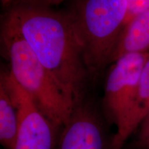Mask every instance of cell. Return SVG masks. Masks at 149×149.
I'll return each mask as SVG.
<instances>
[{"mask_svg": "<svg viewBox=\"0 0 149 149\" xmlns=\"http://www.w3.org/2000/svg\"><path fill=\"white\" fill-rule=\"evenodd\" d=\"M5 10L56 82L75 104L81 101L91 77L70 13L37 2L19 3Z\"/></svg>", "mask_w": 149, "mask_h": 149, "instance_id": "cell-1", "label": "cell"}, {"mask_svg": "<svg viewBox=\"0 0 149 149\" xmlns=\"http://www.w3.org/2000/svg\"><path fill=\"white\" fill-rule=\"evenodd\" d=\"M1 42L10 63V74L33 98L40 111L58 130L69 120L76 104L39 61L16 22L5 12Z\"/></svg>", "mask_w": 149, "mask_h": 149, "instance_id": "cell-2", "label": "cell"}, {"mask_svg": "<svg viewBox=\"0 0 149 149\" xmlns=\"http://www.w3.org/2000/svg\"><path fill=\"white\" fill-rule=\"evenodd\" d=\"M127 10V0H79L70 12L91 78L111 64Z\"/></svg>", "mask_w": 149, "mask_h": 149, "instance_id": "cell-3", "label": "cell"}, {"mask_svg": "<svg viewBox=\"0 0 149 149\" xmlns=\"http://www.w3.org/2000/svg\"><path fill=\"white\" fill-rule=\"evenodd\" d=\"M5 85L16 108L18 133L14 149H55L57 129L38 109L31 95L10 72L1 73Z\"/></svg>", "mask_w": 149, "mask_h": 149, "instance_id": "cell-4", "label": "cell"}, {"mask_svg": "<svg viewBox=\"0 0 149 149\" xmlns=\"http://www.w3.org/2000/svg\"><path fill=\"white\" fill-rule=\"evenodd\" d=\"M149 59V52L122 56L111 66L103 100L107 118L120 129L131 106L140 74Z\"/></svg>", "mask_w": 149, "mask_h": 149, "instance_id": "cell-5", "label": "cell"}, {"mask_svg": "<svg viewBox=\"0 0 149 149\" xmlns=\"http://www.w3.org/2000/svg\"><path fill=\"white\" fill-rule=\"evenodd\" d=\"M101 123L88 106L76 104L55 149H111Z\"/></svg>", "mask_w": 149, "mask_h": 149, "instance_id": "cell-6", "label": "cell"}, {"mask_svg": "<svg viewBox=\"0 0 149 149\" xmlns=\"http://www.w3.org/2000/svg\"><path fill=\"white\" fill-rule=\"evenodd\" d=\"M149 113V59L140 74L138 84L125 120L111 138V149H122L128 137L139 128Z\"/></svg>", "mask_w": 149, "mask_h": 149, "instance_id": "cell-7", "label": "cell"}, {"mask_svg": "<svg viewBox=\"0 0 149 149\" xmlns=\"http://www.w3.org/2000/svg\"><path fill=\"white\" fill-rule=\"evenodd\" d=\"M149 52V10L139 14L123 29L111 64L122 56Z\"/></svg>", "mask_w": 149, "mask_h": 149, "instance_id": "cell-8", "label": "cell"}, {"mask_svg": "<svg viewBox=\"0 0 149 149\" xmlns=\"http://www.w3.org/2000/svg\"><path fill=\"white\" fill-rule=\"evenodd\" d=\"M18 133L16 108L2 81H0V142L6 149H14Z\"/></svg>", "mask_w": 149, "mask_h": 149, "instance_id": "cell-9", "label": "cell"}, {"mask_svg": "<svg viewBox=\"0 0 149 149\" xmlns=\"http://www.w3.org/2000/svg\"><path fill=\"white\" fill-rule=\"evenodd\" d=\"M148 10L149 0H132L128 4V10L124 22V26L136 16Z\"/></svg>", "mask_w": 149, "mask_h": 149, "instance_id": "cell-10", "label": "cell"}, {"mask_svg": "<svg viewBox=\"0 0 149 149\" xmlns=\"http://www.w3.org/2000/svg\"><path fill=\"white\" fill-rule=\"evenodd\" d=\"M149 137V113L139 127L137 137L134 142H140Z\"/></svg>", "mask_w": 149, "mask_h": 149, "instance_id": "cell-11", "label": "cell"}, {"mask_svg": "<svg viewBox=\"0 0 149 149\" xmlns=\"http://www.w3.org/2000/svg\"><path fill=\"white\" fill-rule=\"evenodd\" d=\"M1 2L3 8L6 9L19 3L36 2V0H1Z\"/></svg>", "mask_w": 149, "mask_h": 149, "instance_id": "cell-12", "label": "cell"}, {"mask_svg": "<svg viewBox=\"0 0 149 149\" xmlns=\"http://www.w3.org/2000/svg\"><path fill=\"white\" fill-rule=\"evenodd\" d=\"M66 0H36V2L40 4L52 7L53 6L58 5Z\"/></svg>", "mask_w": 149, "mask_h": 149, "instance_id": "cell-13", "label": "cell"}, {"mask_svg": "<svg viewBox=\"0 0 149 149\" xmlns=\"http://www.w3.org/2000/svg\"><path fill=\"white\" fill-rule=\"evenodd\" d=\"M132 148L133 149H149V137L140 142H133Z\"/></svg>", "mask_w": 149, "mask_h": 149, "instance_id": "cell-14", "label": "cell"}, {"mask_svg": "<svg viewBox=\"0 0 149 149\" xmlns=\"http://www.w3.org/2000/svg\"><path fill=\"white\" fill-rule=\"evenodd\" d=\"M131 1H132V0H127V3H128H128H129Z\"/></svg>", "mask_w": 149, "mask_h": 149, "instance_id": "cell-15", "label": "cell"}]
</instances>
